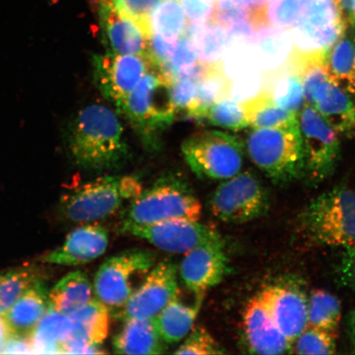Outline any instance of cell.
Wrapping results in <instances>:
<instances>
[{
    "mask_svg": "<svg viewBox=\"0 0 355 355\" xmlns=\"http://www.w3.org/2000/svg\"><path fill=\"white\" fill-rule=\"evenodd\" d=\"M67 137L74 162L88 170H113L130 158L121 122L102 105L80 110L69 124Z\"/></svg>",
    "mask_w": 355,
    "mask_h": 355,
    "instance_id": "obj_1",
    "label": "cell"
},
{
    "mask_svg": "<svg viewBox=\"0 0 355 355\" xmlns=\"http://www.w3.org/2000/svg\"><path fill=\"white\" fill-rule=\"evenodd\" d=\"M171 84L162 70L153 65L117 108L150 150L159 148L163 132L175 119Z\"/></svg>",
    "mask_w": 355,
    "mask_h": 355,
    "instance_id": "obj_2",
    "label": "cell"
},
{
    "mask_svg": "<svg viewBox=\"0 0 355 355\" xmlns=\"http://www.w3.org/2000/svg\"><path fill=\"white\" fill-rule=\"evenodd\" d=\"M299 230L316 246H355V190L340 186L314 199L301 212Z\"/></svg>",
    "mask_w": 355,
    "mask_h": 355,
    "instance_id": "obj_3",
    "label": "cell"
},
{
    "mask_svg": "<svg viewBox=\"0 0 355 355\" xmlns=\"http://www.w3.org/2000/svg\"><path fill=\"white\" fill-rule=\"evenodd\" d=\"M201 215V202L187 180L179 174H168L132 199L121 230L168 219L198 220Z\"/></svg>",
    "mask_w": 355,
    "mask_h": 355,
    "instance_id": "obj_4",
    "label": "cell"
},
{
    "mask_svg": "<svg viewBox=\"0 0 355 355\" xmlns=\"http://www.w3.org/2000/svg\"><path fill=\"white\" fill-rule=\"evenodd\" d=\"M248 155L276 184H287L304 177L299 121L278 128H257L248 137Z\"/></svg>",
    "mask_w": 355,
    "mask_h": 355,
    "instance_id": "obj_5",
    "label": "cell"
},
{
    "mask_svg": "<svg viewBox=\"0 0 355 355\" xmlns=\"http://www.w3.org/2000/svg\"><path fill=\"white\" fill-rule=\"evenodd\" d=\"M243 145L227 132L203 131L184 141L182 153L191 170L200 179L225 180L241 172Z\"/></svg>",
    "mask_w": 355,
    "mask_h": 355,
    "instance_id": "obj_6",
    "label": "cell"
},
{
    "mask_svg": "<svg viewBox=\"0 0 355 355\" xmlns=\"http://www.w3.org/2000/svg\"><path fill=\"white\" fill-rule=\"evenodd\" d=\"M152 252L132 250L111 257L100 266L94 279L96 299L116 314L155 265Z\"/></svg>",
    "mask_w": 355,
    "mask_h": 355,
    "instance_id": "obj_7",
    "label": "cell"
},
{
    "mask_svg": "<svg viewBox=\"0 0 355 355\" xmlns=\"http://www.w3.org/2000/svg\"><path fill=\"white\" fill-rule=\"evenodd\" d=\"M208 205L216 219L229 224H243L264 216L270 203L261 181L246 171L220 184L211 194Z\"/></svg>",
    "mask_w": 355,
    "mask_h": 355,
    "instance_id": "obj_8",
    "label": "cell"
},
{
    "mask_svg": "<svg viewBox=\"0 0 355 355\" xmlns=\"http://www.w3.org/2000/svg\"><path fill=\"white\" fill-rule=\"evenodd\" d=\"M304 162V177L317 184L335 171L340 155L337 133L312 106L304 104L299 113Z\"/></svg>",
    "mask_w": 355,
    "mask_h": 355,
    "instance_id": "obj_9",
    "label": "cell"
},
{
    "mask_svg": "<svg viewBox=\"0 0 355 355\" xmlns=\"http://www.w3.org/2000/svg\"><path fill=\"white\" fill-rule=\"evenodd\" d=\"M121 178L105 176L88 182L64 195L60 204L62 217L74 223H90L107 218L122 206Z\"/></svg>",
    "mask_w": 355,
    "mask_h": 355,
    "instance_id": "obj_10",
    "label": "cell"
},
{
    "mask_svg": "<svg viewBox=\"0 0 355 355\" xmlns=\"http://www.w3.org/2000/svg\"><path fill=\"white\" fill-rule=\"evenodd\" d=\"M92 65L96 87L117 109L154 64L148 55L106 52L93 56Z\"/></svg>",
    "mask_w": 355,
    "mask_h": 355,
    "instance_id": "obj_11",
    "label": "cell"
},
{
    "mask_svg": "<svg viewBox=\"0 0 355 355\" xmlns=\"http://www.w3.org/2000/svg\"><path fill=\"white\" fill-rule=\"evenodd\" d=\"M153 244L159 250L186 254L198 247L223 241L216 230L198 220L174 218L146 225L130 226L121 230Z\"/></svg>",
    "mask_w": 355,
    "mask_h": 355,
    "instance_id": "obj_12",
    "label": "cell"
},
{
    "mask_svg": "<svg viewBox=\"0 0 355 355\" xmlns=\"http://www.w3.org/2000/svg\"><path fill=\"white\" fill-rule=\"evenodd\" d=\"M291 30L299 51H327L345 33L333 0H304L300 19Z\"/></svg>",
    "mask_w": 355,
    "mask_h": 355,
    "instance_id": "obj_13",
    "label": "cell"
},
{
    "mask_svg": "<svg viewBox=\"0 0 355 355\" xmlns=\"http://www.w3.org/2000/svg\"><path fill=\"white\" fill-rule=\"evenodd\" d=\"M179 293L177 268L170 261L153 266L141 286L115 314L123 322L154 318Z\"/></svg>",
    "mask_w": 355,
    "mask_h": 355,
    "instance_id": "obj_14",
    "label": "cell"
},
{
    "mask_svg": "<svg viewBox=\"0 0 355 355\" xmlns=\"http://www.w3.org/2000/svg\"><path fill=\"white\" fill-rule=\"evenodd\" d=\"M69 330L61 354H104L101 345L109 334L110 311L97 299L91 300L69 316Z\"/></svg>",
    "mask_w": 355,
    "mask_h": 355,
    "instance_id": "obj_15",
    "label": "cell"
},
{
    "mask_svg": "<svg viewBox=\"0 0 355 355\" xmlns=\"http://www.w3.org/2000/svg\"><path fill=\"white\" fill-rule=\"evenodd\" d=\"M229 270L222 241L204 244L186 252L180 275L186 288L193 295H205L209 288L223 281Z\"/></svg>",
    "mask_w": 355,
    "mask_h": 355,
    "instance_id": "obj_16",
    "label": "cell"
},
{
    "mask_svg": "<svg viewBox=\"0 0 355 355\" xmlns=\"http://www.w3.org/2000/svg\"><path fill=\"white\" fill-rule=\"evenodd\" d=\"M279 331L293 344L308 327V300L300 291L288 286H272L259 294Z\"/></svg>",
    "mask_w": 355,
    "mask_h": 355,
    "instance_id": "obj_17",
    "label": "cell"
},
{
    "mask_svg": "<svg viewBox=\"0 0 355 355\" xmlns=\"http://www.w3.org/2000/svg\"><path fill=\"white\" fill-rule=\"evenodd\" d=\"M102 40L107 52L119 55H148V37L139 26L119 12L113 0H99Z\"/></svg>",
    "mask_w": 355,
    "mask_h": 355,
    "instance_id": "obj_18",
    "label": "cell"
},
{
    "mask_svg": "<svg viewBox=\"0 0 355 355\" xmlns=\"http://www.w3.org/2000/svg\"><path fill=\"white\" fill-rule=\"evenodd\" d=\"M243 329L248 349L252 354H282L292 349L259 295L248 301L244 308Z\"/></svg>",
    "mask_w": 355,
    "mask_h": 355,
    "instance_id": "obj_19",
    "label": "cell"
},
{
    "mask_svg": "<svg viewBox=\"0 0 355 355\" xmlns=\"http://www.w3.org/2000/svg\"><path fill=\"white\" fill-rule=\"evenodd\" d=\"M109 234L99 225L79 226L67 236L55 250L43 257L44 263L78 266L90 263L107 250Z\"/></svg>",
    "mask_w": 355,
    "mask_h": 355,
    "instance_id": "obj_20",
    "label": "cell"
},
{
    "mask_svg": "<svg viewBox=\"0 0 355 355\" xmlns=\"http://www.w3.org/2000/svg\"><path fill=\"white\" fill-rule=\"evenodd\" d=\"M320 114L338 135L355 136V102L352 96L328 78L319 86L307 103Z\"/></svg>",
    "mask_w": 355,
    "mask_h": 355,
    "instance_id": "obj_21",
    "label": "cell"
},
{
    "mask_svg": "<svg viewBox=\"0 0 355 355\" xmlns=\"http://www.w3.org/2000/svg\"><path fill=\"white\" fill-rule=\"evenodd\" d=\"M49 292L43 279H40L20 296L3 315L10 334L28 336L48 310Z\"/></svg>",
    "mask_w": 355,
    "mask_h": 355,
    "instance_id": "obj_22",
    "label": "cell"
},
{
    "mask_svg": "<svg viewBox=\"0 0 355 355\" xmlns=\"http://www.w3.org/2000/svg\"><path fill=\"white\" fill-rule=\"evenodd\" d=\"M114 337L113 349L119 354H161L166 349L165 341L155 326L154 318L130 319L124 322Z\"/></svg>",
    "mask_w": 355,
    "mask_h": 355,
    "instance_id": "obj_23",
    "label": "cell"
},
{
    "mask_svg": "<svg viewBox=\"0 0 355 355\" xmlns=\"http://www.w3.org/2000/svg\"><path fill=\"white\" fill-rule=\"evenodd\" d=\"M204 296H199L191 304L180 299L179 293L157 316L155 326L166 344H176L192 331Z\"/></svg>",
    "mask_w": 355,
    "mask_h": 355,
    "instance_id": "obj_24",
    "label": "cell"
},
{
    "mask_svg": "<svg viewBox=\"0 0 355 355\" xmlns=\"http://www.w3.org/2000/svg\"><path fill=\"white\" fill-rule=\"evenodd\" d=\"M324 69L329 81L355 98V37L345 33L328 49Z\"/></svg>",
    "mask_w": 355,
    "mask_h": 355,
    "instance_id": "obj_25",
    "label": "cell"
},
{
    "mask_svg": "<svg viewBox=\"0 0 355 355\" xmlns=\"http://www.w3.org/2000/svg\"><path fill=\"white\" fill-rule=\"evenodd\" d=\"M293 44L290 29L268 26L257 30L251 42L257 67L269 71L281 66L290 55Z\"/></svg>",
    "mask_w": 355,
    "mask_h": 355,
    "instance_id": "obj_26",
    "label": "cell"
},
{
    "mask_svg": "<svg viewBox=\"0 0 355 355\" xmlns=\"http://www.w3.org/2000/svg\"><path fill=\"white\" fill-rule=\"evenodd\" d=\"M230 84L232 80L225 74L222 63H207L205 73L198 83L196 95L185 113L197 121L205 119L212 105L230 98Z\"/></svg>",
    "mask_w": 355,
    "mask_h": 355,
    "instance_id": "obj_27",
    "label": "cell"
},
{
    "mask_svg": "<svg viewBox=\"0 0 355 355\" xmlns=\"http://www.w3.org/2000/svg\"><path fill=\"white\" fill-rule=\"evenodd\" d=\"M92 287L85 273L70 272L49 293L50 307L69 317L92 300Z\"/></svg>",
    "mask_w": 355,
    "mask_h": 355,
    "instance_id": "obj_28",
    "label": "cell"
},
{
    "mask_svg": "<svg viewBox=\"0 0 355 355\" xmlns=\"http://www.w3.org/2000/svg\"><path fill=\"white\" fill-rule=\"evenodd\" d=\"M243 104L248 123L254 130L283 127L299 121V114L279 108L268 92L259 93Z\"/></svg>",
    "mask_w": 355,
    "mask_h": 355,
    "instance_id": "obj_29",
    "label": "cell"
},
{
    "mask_svg": "<svg viewBox=\"0 0 355 355\" xmlns=\"http://www.w3.org/2000/svg\"><path fill=\"white\" fill-rule=\"evenodd\" d=\"M69 317L49 306L42 320L30 335L33 354H61V344L69 330Z\"/></svg>",
    "mask_w": 355,
    "mask_h": 355,
    "instance_id": "obj_30",
    "label": "cell"
},
{
    "mask_svg": "<svg viewBox=\"0 0 355 355\" xmlns=\"http://www.w3.org/2000/svg\"><path fill=\"white\" fill-rule=\"evenodd\" d=\"M189 33L200 60L215 63L223 58L227 46V28L210 22H191Z\"/></svg>",
    "mask_w": 355,
    "mask_h": 355,
    "instance_id": "obj_31",
    "label": "cell"
},
{
    "mask_svg": "<svg viewBox=\"0 0 355 355\" xmlns=\"http://www.w3.org/2000/svg\"><path fill=\"white\" fill-rule=\"evenodd\" d=\"M341 320L340 301L331 293L315 290L308 301V327L318 328L337 336Z\"/></svg>",
    "mask_w": 355,
    "mask_h": 355,
    "instance_id": "obj_32",
    "label": "cell"
},
{
    "mask_svg": "<svg viewBox=\"0 0 355 355\" xmlns=\"http://www.w3.org/2000/svg\"><path fill=\"white\" fill-rule=\"evenodd\" d=\"M150 25L153 33L176 44L187 26L180 0H164L153 12Z\"/></svg>",
    "mask_w": 355,
    "mask_h": 355,
    "instance_id": "obj_33",
    "label": "cell"
},
{
    "mask_svg": "<svg viewBox=\"0 0 355 355\" xmlns=\"http://www.w3.org/2000/svg\"><path fill=\"white\" fill-rule=\"evenodd\" d=\"M40 279H42L41 274L33 268H17L0 275V316Z\"/></svg>",
    "mask_w": 355,
    "mask_h": 355,
    "instance_id": "obj_34",
    "label": "cell"
},
{
    "mask_svg": "<svg viewBox=\"0 0 355 355\" xmlns=\"http://www.w3.org/2000/svg\"><path fill=\"white\" fill-rule=\"evenodd\" d=\"M212 125L238 131L250 126L243 102L226 98L212 105L206 115Z\"/></svg>",
    "mask_w": 355,
    "mask_h": 355,
    "instance_id": "obj_35",
    "label": "cell"
},
{
    "mask_svg": "<svg viewBox=\"0 0 355 355\" xmlns=\"http://www.w3.org/2000/svg\"><path fill=\"white\" fill-rule=\"evenodd\" d=\"M272 96L279 108L299 114L304 101L303 84L299 75H286L279 78L275 84Z\"/></svg>",
    "mask_w": 355,
    "mask_h": 355,
    "instance_id": "obj_36",
    "label": "cell"
},
{
    "mask_svg": "<svg viewBox=\"0 0 355 355\" xmlns=\"http://www.w3.org/2000/svg\"><path fill=\"white\" fill-rule=\"evenodd\" d=\"M337 336L332 333L307 327L293 344L297 354H334Z\"/></svg>",
    "mask_w": 355,
    "mask_h": 355,
    "instance_id": "obj_37",
    "label": "cell"
},
{
    "mask_svg": "<svg viewBox=\"0 0 355 355\" xmlns=\"http://www.w3.org/2000/svg\"><path fill=\"white\" fill-rule=\"evenodd\" d=\"M118 11L139 26L146 37L153 33L150 20L164 0H113Z\"/></svg>",
    "mask_w": 355,
    "mask_h": 355,
    "instance_id": "obj_38",
    "label": "cell"
},
{
    "mask_svg": "<svg viewBox=\"0 0 355 355\" xmlns=\"http://www.w3.org/2000/svg\"><path fill=\"white\" fill-rule=\"evenodd\" d=\"M304 10V0H270L269 24L276 28L291 29L299 21Z\"/></svg>",
    "mask_w": 355,
    "mask_h": 355,
    "instance_id": "obj_39",
    "label": "cell"
},
{
    "mask_svg": "<svg viewBox=\"0 0 355 355\" xmlns=\"http://www.w3.org/2000/svg\"><path fill=\"white\" fill-rule=\"evenodd\" d=\"M176 354H220L224 350L210 333L198 327L191 331L187 339L175 352Z\"/></svg>",
    "mask_w": 355,
    "mask_h": 355,
    "instance_id": "obj_40",
    "label": "cell"
},
{
    "mask_svg": "<svg viewBox=\"0 0 355 355\" xmlns=\"http://www.w3.org/2000/svg\"><path fill=\"white\" fill-rule=\"evenodd\" d=\"M248 10L235 0H215L207 22L228 28L237 22L248 20Z\"/></svg>",
    "mask_w": 355,
    "mask_h": 355,
    "instance_id": "obj_41",
    "label": "cell"
},
{
    "mask_svg": "<svg viewBox=\"0 0 355 355\" xmlns=\"http://www.w3.org/2000/svg\"><path fill=\"white\" fill-rule=\"evenodd\" d=\"M198 83L193 80L180 78L171 84L170 92L176 111H187L197 92Z\"/></svg>",
    "mask_w": 355,
    "mask_h": 355,
    "instance_id": "obj_42",
    "label": "cell"
},
{
    "mask_svg": "<svg viewBox=\"0 0 355 355\" xmlns=\"http://www.w3.org/2000/svg\"><path fill=\"white\" fill-rule=\"evenodd\" d=\"M261 86L259 72L252 73L232 80L230 98L244 102L257 96Z\"/></svg>",
    "mask_w": 355,
    "mask_h": 355,
    "instance_id": "obj_43",
    "label": "cell"
},
{
    "mask_svg": "<svg viewBox=\"0 0 355 355\" xmlns=\"http://www.w3.org/2000/svg\"><path fill=\"white\" fill-rule=\"evenodd\" d=\"M176 44L168 42L162 35L153 33L148 40V55L153 64L159 68L170 60Z\"/></svg>",
    "mask_w": 355,
    "mask_h": 355,
    "instance_id": "obj_44",
    "label": "cell"
},
{
    "mask_svg": "<svg viewBox=\"0 0 355 355\" xmlns=\"http://www.w3.org/2000/svg\"><path fill=\"white\" fill-rule=\"evenodd\" d=\"M215 0H180L185 15L193 24H206L211 16Z\"/></svg>",
    "mask_w": 355,
    "mask_h": 355,
    "instance_id": "obj_45",
    "label": "cell"
},
{
    "mask_svg": "<svg viewBox=\"0 0 355 355\" xmlns=\"http://www.w3.org/2000/svg\"><path fill=\"white\" fill-rule=\"evenodd\" d=\"M345 250L339 265V276L345 286L355 291V246Z\"/></svg>",
    "mask_w": 355,
    "mask_h": 355,
    "instance_id": "obj_46",
    "label": "cell"
},
{
    "mask_svg": "<svg viewBox=\"0 0 355 355\" xmlns=\"http://www.w3.org/2000/svg\"><path fill=\"white\" fill-rule=\"evenodd\" d=\"M1 354H33L30 336L10 334L3 346Z\"/></svg>",
    "mask_w": 355,
    "mask_h": 355,
    "instance_id": "obj_47",
    "label": "cell"
},
{
    "mask_svg": "<svg viewBox=\"0 0 355 355\" xmlns=\"http://www.w3.org/2000/svg\"><path fill=\"white\" fill-rule=\"evenodd\" d=\"M345 33L352 28L354 16V0H333Z\"/></svg>",
    "mask_w": 355,
    "mask_h": 355,
    "instance_id": "obj_48",
    "label": "cell"
},
{
    "mask_svg": "<svg viewBox=\"0 0 355 355\" xmlns=\"http://www.w3.org/2000/svg\"><path fill=\"white\" fill-rule=\"evenodd\" d=\"M347 325L349 336L350 341H352L353 352L355 353V309L349 314Z\"/></svg>",
    "mask_w": 355,
    "mask_h": 355,
    "instance_id": "obj_49",
    "label": "cell"
},
{
    "mask_svg": "<svg viewBox=\"0 0 355 355\" xmlns=\"http://www.w3.org/2000/svg\"><path fill=\"white\" fill-rule=\"evenodd\" d=\"M10 335V331L4 322L3 317L0 316V354L2 353V349L4 343Z\"/></svg>",
    "mask_w": 355,
    "mask_h": 355,
    "instance_id": "obj_50",
    "label": "cell"
},
{
    "mask_svg": "<svg viewBox=\"0 0 355 355\" xmlns=\"http://www.w3.org/2000/svg\"><path fill=\"white\" fill-rule=\"evenodd\" d=\"M350 33L354 35L355 37V0H354V16H353V21L352 28H350Z\"/></svg>",
    "mask_w": 355,
    "mask_h": 355,
    "instance_id": "obj_51",
    "label": "cell"
}]
</instances>
